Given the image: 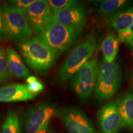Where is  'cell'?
<instances>
[{"mask_svg":"<svg viewBox=\"0 0 133 133\" xmlns=\"http://www.w3.org/2000/svg\"><path fill=\"white\" fill-rule=\"evenodd\" d=\"M99 125L102 133H117L121 121L115 101L106 102L97 112Z\"/></svg>","mask_w":133,"mask_h":133,"instance_id":"cell-11","label":"cell"},{"mask_svg":"<svg viewBox=\"0 0 133 133\" xmlns=\"http://www.w3.org/2000/svg\"><path fill=\"white\" fill-rule=\"evenodd\" d=\"M8 39L6 23L3 8L0 6V41H5Z\"/></svg>","mask_w":133,"mask_h":133,"instance_id":"cell-24","label":"cell"},{"mask_svg":"<svg viewBox=\"0 0 133 133\" xmlns=\"http://www.w3.org/2000/svg\"><path fill=\"white\" fill-rule=\"evenodd\" d=\"M20 52L31 70L38 74H44L56 64L58 56L37 36L20 42Z\"/></svg>","mask_w":133,"mask_h":133,"instance_id":"cell-2","label":"cell"},{"mask_svg":"<svg viewBox=\"0 0 133 133\" xmlns=\"http://www.w3.org/2000/svg\"><path fill=\"white\" fill-rule=\"evenodd\" d=\"M109 24L119 34L128 29L133 24V7L122 10L114 14L110 19Z\"/></svg>","mask_w":133,"mask_h":133,"instance_id":"cell-15","label":"cell"},{"mask_svg":"<svg viewBox=\"0 0 133 133\" xmlns=\"http://www.w3.org/2000/svg\"><path fill=\"white\" fill-rule=\"evenodd\" d=\"M57 112L56 106L49 103L33 105L24 111L21 121L29 123L41 130L49 125L52 118Z\"/></svg>","mask_w":133,"mask_h":133,"instance_id":"cell-9","label":"cell"},{"mask_svg":"<svg viewBox=\"0 0 133 133\" xmlns=\"http://www.w3.org/2000/svg\"><path fill=\"white\" fill-rule=\"evenodd\" d=\"M3 49V48H1V47H0V52H1V50H2Z\"/></svg>","mask_w":133,"mask_h":133,"instance_id":"cell-28","label":"cell"},{"mask_svg":"<svg viewBox=\"0 0 133 133\" xmlns=\"http://www.w3.org/2000/svg\"><path fill=\"white\" fill-rule=\"evenodd\" d=\"M2 8L9 40L21 42L31 38L33 31L26 19L25 12L7 3H3Z\"/></svg>","mask_w":133,"mask_h":133,"instance_id":"cell-6","label":"cell"},{"mask_svg":"<svg viewBox=\"0 0 133 133\" xmlns=\"http://www.w3.org/2000/svg\"><path fill=\"white\" fill-rule=\"evenodd\" d=\"M130 3V1L126 0H104L98 3L97 9L100 16L112 17L123 10Z\"/></svg>","mask_w":133,"mask_h":133,"instance_id":"cell-17","label":"cell"},{"mask_svg":"<svg viewBox=\"0 0 133 133\" xmlns=\"http://www.w3.org/2000/svg\"><path fill=\"white\" fill-rule=\"evenodd\" d=\"M52 22L76 31H83L86 24V11L79 4L53 13Z\"/></svg>","mask_w":133,"mask_h":133,"instance_id":"cell-10","label":"cell"},{"mask_svg":"<svg viewBox=\"0 0 133 133\" xmlns=\"http://www.w3.org/2000/svg\"><path fill=\"white\" fill-rule=\"evenodd\" d=\"M6 51L8 69L12 76L19 79L29 77L30 72L23 63L19 54L11 47H8Z\"/></svg>","mask_w":133,"mask_h":133,"instance_id":"cell-14","label":"cell"},{"mask_svg":"<svg viewBox=\"0 0 133 133\" xmlns=\"http://www.w3.org/2000/svg\"><path fill=\"white\" fill-rule=\"evenodd\" d=\"M35 1V0H11L8 1V4L25 12Z\"/></svg>","mask_w":133,"mask_h":133,"instance_id":"cell-21","label":"cell"},{"mask_svg":"<svg viewBox=\"0 0 133 133\" xmlns=\"http://www.w3.org/2000/svg\"><path fill=\"white\" fill-rule=\"evenodd\" d=\"M12 76L8 69L6 51L3 48L0 52V84L11 80Z\"/></svg>","mask_w":133,"mask_h":133,"instance_id":"cell-19","label":"cell"},{"mask_svg":"<svg viewBox=\"0 0 133 133\" xmlns=\"http://www.w3.org/2000/svg\"><path fill=\"white\" fill-rule=\"evenodd\" d=\"M118 38L114 33H109L101 43V49L106 62L115 61L119 49Z\"/></svg>","mask_w":133,"mask_h":133,"instance_id":"cell-16","label":"cell"},{"mask_svg":"<svg viewBox=\"0 0 133 133\" xmlns=\"http://www.w3.org/2000/svg\"><path fill=\"white\" fill-rule=\"evenodd\" d=\"M36 96L27 90L26 84H12L0 88V102H22L35 99Z\"/></svg>","mask_w":133,"mask_h":133,"instance_id":"cell-12","label":"cell"},{"mask_svg":"<svg viewBox=\"0 0 133 133\" xmlns=\"http://www.w3.org/2000/svg\"><path fill=\"white\" fill-rule=\"evenodd\" d=\"M83 31H76L51 22L37 35L57 56L67 51L75 43Z\"/></svg>","mask_w":133,"mask_h":133,"instance_id":"cell-3","label":"cell"},{"mask_svg":"<svg viewBox=\"0 0 133 133\" xmlns=\"http://www.w3.org/2000/svg\"><path fill=\"white\" fill-rule=\"evenodd\" d=\"M131 82H132V87H133V72L131 74Z\"/></svg>","mask_w":133,"mask_h":133,"instance_id":"cell-27","label":"cell"},{"mask_svg":"<svg viewBox=\"0 0 133 133\" xmlns=\"http://www.w3.org/2000/svg\"><path fill=\"white\" fill-rule=\"evenodd\" d=\"M98 62L97 56L92 57L71 78V88L76 96L86 101L94 92L97 81Z\"/></svg>","mask_w":133,"mask_h":133,"instance_id":"cell-5","label":"cell"},{"mask_svg":"<svg viewBox=\"0 0 133 133\" xmlns=\"http://www.w3.org/2000/svg\"><path fill=\"white\" fill-rule=\"evenodd\" d=\"M132 49H133V44L132 45Z\"/></svg>","mask_w":133,"mask_h":133,"instance_id":"cell-29","label":"cell"},{"mask_svg":"<svg viewBox=\"0 0 133 133\" xmlns=\"http://www.w3.org/2000/svg\"><path fill=\"white\" fill-rule=\"evenodd\" d=\"M1 133H21L19 117L15 110L10 109L8 111Z\"/></svg>","mask_w":133,"mask_h":133,"instance_id":"cell-18","label":"cell"},{"mask_svg":"<svg viewBox=\"0 0 133 133\" xmlns=\"http://www.w3.org/2000/svg\"><path fill=\"white\" fill-rule=\"evenodd\" d=\"M26 88L30 92L36 96L39 92H42L44 89V86L41 81L37 79L34 82L30 83V84H26Z\"/></svg>","mask_w":133,"mask_h":133,"instance_id":"cell-23","label":"cell"},{"mask_svg":"<svg viewBox=\"0 0 133 133\" xmlns=\"http://www.w3.org/2000/svg\"><path fill=\"white\" fill-rule=\"evenodd\" d=\"M121 82V71L115 61L106 62L102 59L98 64L94 99L97 102L110 99L118 90Z\"/></svg>","mask_w":133,"mask_h":133,"instance_id":"cell-4","label":"cell"},{"mask_svg":"<svg viewBox=\"0 0 133 133\" xmlns=\"http://www.w3.org/2000/svg\"><path fill=\"white\" fill-rule=\"evenodd\" d=\"M48 3L53 13L78 4L75 0H49Z\"/></svg>","mask_w":133,"mask_h":133,"instance_id":"cell-20","label":"cell"},{"mask_svg":"<svg viewBox=\"0 0 133 133\" xmlns=\"http://www.w3.org/2000/svg\"><path fill=\"white\" fill-rule=\"evenodd\" d=\"M120 115L121 127L133 129V92L127 91L115 101Z\"/></svg>","mask_w":133,"mask_h":133,"instance_id":"cell-13","label":"cell"},{"mask_svg":"<svg viewBox=\"0 0 133 133\" xmlns=\"http://www.w3.org/2000/svg\"><path fill=\"white\" fill-rule=\"evenodd\" d=\"M38 133H54L52 129H51V127H50V125L48 126L47 127L44 128L43 129H41L38 132Z\"/></svg>","mask_w":133,"mask_h":133,"instance_id":"cell-25","label":"cell"},{"mask_svg":"<svg viewBox=\"0 0 133 133\" xmlns=\"http://www.w3.org/2000/svg\"><path fill=\"white\" fill-rule=\"evenodd\" d=\"M38 79V78L35 76H29V77L26 78V84H30V83H31L33 82H34V81H36Z\"/></svg>","mask_w":133,"mask_h":133,"instance_id":"cell-26","label":"cell"},{"mask_svg":"<svg viewBox=\"0 0 133 133\" xmlns=\"http://www.w3.org/2000/svg\"><path fill=\"white\" fill-rule=\"evenodd\" d=\"M99 41V33L92 30L64 61L56 74V81L62 84L71 78L76 71L92 57L97 50Z\"/></svg>","mask_w":133,"mask_h":133,"instance_id":"cell-1","label":"cell"},{"mask_svg":"<svg viewBox=\"0 0 133 133\" xmlns=\"http://www.w3.org/2000/svg\"><path fill=\"white\" fill-rule=\"evenodd\" d=\"M59 116L69 133H97L89 118L79 109L65 107Z\"/></svg>","mask_w":133,"mask_h":133,"instance_id":"cell-7","label":"cell"},{"mask_svg":"<svg viewBox=\"0 0 133 133\" xmlns=\"http://www.w3.org/2000/svg\"><path fill=\"white\" fill-rule=\"evenodd\" d=\"M25 15L33 33L37 35L52 22L53 17L52 10L45 0H35L26 9Z\"/></svg>","mask_w":133,"mask_h":133,"instance_id":"cell-8","label":"cell"},{"mask_svg":"<svg viewBox=\"0 0 133 133\" xmlns=\"http://www.w3.org/2000/svg\"><path fill=\"white\" fill-rule=\"evenodd\" d=\"M119 42L126 43L132 46L133 44V24L130 27L123 32L119 33L118 37Z\"/></svg>","mask_w":133,"mask_h":133,"instance_id":"cell-22","label":"cell"}]
</instances>
